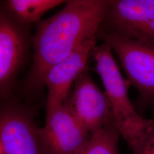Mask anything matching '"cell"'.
Listing matches in <instances>:
<instances>
[{"instance_id": "6", "label": "cell", "mask_w": 154, "mask_h": 154, "mask_svg": "<svg viewBox=\"0 0 154 154\" xmlns=\"http://www.w3.org/2000/svg\"><path fill=\"white\" fill-rule=\"evenodd\" d=\"M29 28L1 8V100L11 97L16 90L17 78L27 60L31 42Z\"/></svg>"}, {"instance_id": "9", "label": "cell", "mask_w": 154, "mask_h": 154, "mask_svg": "<svg viewBox=\"0 0 154 154\" xmlns=\"http://www.w3.org/2000/svg\"><path fill=\"white\" fill-rule=\"evenodd\" d=\"M91 135L63 105L46 114L41 128L44 154H75Z\"/></svg>"}, {"instance_id": "3", "label": "cell", "mask_w": 154, "mask_h": 154, "mask_svg": "<svg viewBox=\"0 0 154 154\" xmlns=\"http://www.w3.org/2000/svg\"><path fill=\"white\" fill-rule=\"evenodd\" d=\"M38 107L15 94L1 100L0 154H44L41 128L35 121Z\"/></svg>"}, {"instance_id": "11", "label": "cell", "mask_w": 154, "mask_h": 154, "mask_svg": "<svg viewBox=\"0 0 154 154\" xmlns=\"http://www.w3.org/2000/svg\"><path fill=\"white\" fill-rule=\"evenodd\" d=\"M121 137L114 118L91 134L75 154H122L118 149Z\"/></svg>"}, {"instance_id": "2", "label": "cell", "mask_w": 154, "mask_h": 154, "mask_svg": "<svg viewBox=\"0 0 154 154\" xmlns=\"http://www.w3.org/2000/svg\"><path fill=\"white\" fill-rule=\"evenodd\" d=\"M95 70L99 75L109 100L113 118L122 137L133 151L140 143L151 126V119L144 118L128 96L131 86L122 74L108 45L96 46L92 52Z\"/></svg>"}, {"instance_id": "12", "label": "cell", "mask_w": 154, "mask_h": 154, "mask_svg": "<svg viewBox=\"0 0 154 154\" xmlns=\"http://www.w3.org/2000/svg\"><path fill=\"white\" fill-rule=\"evenodd\" d=\"M151 124L147 132L138 146L132 151L133 154H154V107Z\"/></svg>"}, {"instance_id": "4", "label": "cell", "mask_w": 154, "mask_h": 154, "mask_svg": "<svg viewBox=\"0 0 154 154\" xmlns=\"http://www.w3.org/2000/svg\"><path fill=\"white\" fill-rule=\"evenodd\" d=\"M97 38L116 53L127 79L137 90L138 112L154 107V48L100 32Z\"/></svg>"}, {"instance_id": "7", "label": "cell", "mask_w": 154, "mask_h": 154, "mask_svg": "<svg viewBox=\"0 0 154 154\" xmlns=\"http://www.w3.org/2000/svg\"><path fill=\"white\" fill-rule=\"evenodd\" d=\"M63 106L90 134L112 119L109 100L90 76L86 68L74 82Z\"/></svg>"}, {"instance_id": "5", "label": "cell", "mask_w": 154, "mask_h": 154, "mask_svg": "<svg viewBox=\"0 0 154 154\" xmlns=\"http://www.w3.org/2000/svg\"><path fill=\"white\" fill-rule=\"evenodd\" d=\"M98 32L154 48V0H110Z\"/></svg>"}, {"instance_id": "1", "label": "cell", "mask_w": 154, "mask_h": 154, "mask_svg": "<svg viewBox=\"0 0 154 154\" xmlns=\"http://www.w3.org/2000/svg\"><path fill=\"white\" fill-rule=\"evenodd\" d=\"M110 0H70L53 16L37 24L32 39V65L20 90V97L36 104L50 69L88 39L97 36Z\"/></svg>"}, {"instance_id": "10", "label": "cell", "mask_w": 154, "mask_h": 154, "mask_svg": "<svg viewBox=\"0 0 154 154\" xmlns=\"http://www.w3.org/2000/svg\"><path fill=\"white\" fill-rule=\"evenodd\" d=\"M61 0H8L2 1V9L17 21L30 26L38 23L47 11L66 3Z\"/></svg>"}, {"instance_id": "8", "label": "cell", "mask_w": 154, "mask_h": 154, "mask_svg": "<svg viewBox=\"0 0 154 154\" xmlns=\"http://www.w3.org/2000/svg\"><path fill=\"white\" fill-rule=\"evenodd\" d=\"M97 36L88 39L48 72L44 82L45 87L48 89L46 114L63 105L72 84L86 69L88 58L97 46Z\"/></svg>"}]
</instances>
